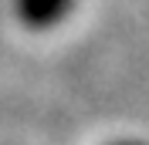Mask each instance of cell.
<instances>
[{"mask_svg": "<svg viewBox=\"0 0 149 145\" xmlns=\"http://www.w3.org/2000/svg\"><path fill=\"white\" fill-rule=\"evenodd\" d=\"M78 0H17V20L27 30H51L74 10Z\"/></svg>", "mask_w": 149, "mask_h": 145, "instance_id": "cell-1", "label": "cell"}]
</instances>
